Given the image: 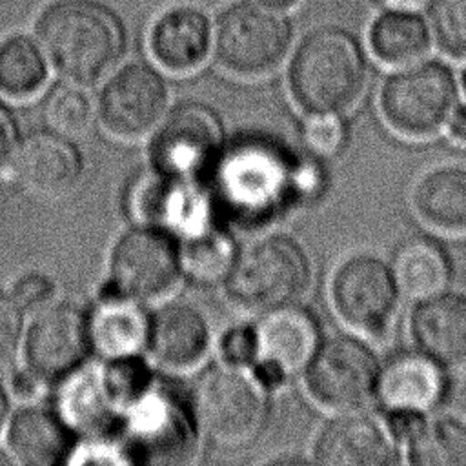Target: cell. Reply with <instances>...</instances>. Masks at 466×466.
Returning <instances> with one entry per match:
<instances>
[{
    "label": "cell",
    "mask_w": 466,
    "mask_h": 466,
    "mask_svg": "<svg viewBox=\"0 0 466 466\" xmlns=\"http://www.w3.org/2000/svg\"><path fill=\"white\" fill-rule=\"evenodd\" d=\"M211 198L229 218L260 226L286 204L320 184L315 166H293L284 151L260 140H246L222 151L213 166Z\"/></svg>",
    "instance_id": "6da1fadb"
},
{
    "label": "cell",
    "mask_w": 466,
    "mask_h": 466,
    "mask_svg": "<svg viewBox=\"0 0 466 466\" xmlns=\"http://www.w3.org/2000/svg\"><path fill=\"white\" fill-rule=\"evenodd\" d=\"M35 36L49 66L67 82L91 86L122 58V22L100 0H51L35 20Z\"/></svg>",
    "instance_id": "7a4b0ae2"
},
{
    "label": "cell",
    "mask_w": 466,
    "mask_h": 466,
    "mask_svg": "<svg viewBox=\"0 0 466 466\" xmlns=\"http://www.w3.org/2000/svg\"><path fill=\"white\" fill-rule=\"evenodd\" d=\"M368 82V58L360 40L339 25L306 33L288 66V87L309 115H340L355 106Z\"/></svg>",
    "instance_id": "3957f363"
},
{
    "label": "cell",
    "mask_w": 466,
    "mask_h": 466,
    "mask_svg": "<svg viewBox=\"0 0 466 466\" xmlns=\"http://www.w3.org/2000/svg\"><path fill=\"white\" fill-rule=\"evenodd\" d=\"M461 84L453 67L439 58L397 66L380 84L379 111L399 135L426 138L441 131L459 104Z\"/></svg>",
    "instance_id": "277c9868"
},
{
    "label": "cell",
    "mask_w": 466,
    "mask_h": 466,
    "mask_svg": "<svg viewBox=\"0 0 466 466\" xmlns=\"http://www.w3.org/2000/svg\"><path fill=\"white\" fill-rule=\"evenodd\" d=\"M293 24L282 9L260 0L229 2L211 27L217 64L238 76H260L279 67L289 53Z\"/></svg>",
    "instance_id": "5b68a950"
},
{
    "label": "cell",
    "mask_w": 466,
    "mask_h": 466,
    "mask_svg": "<svg viewBox=\"0 0 466 466\" xmlns=\"http://www.w3.org/2000/svg\"><path fill=\"white\" fill-rule=\"evenodd\" d=\"M311 266L289 237H264L235 255L224 277L228 299L248 311H271L293 304L308 288Z\"/></svg>",
    "instance_id": "8992f818"
},
{
    "label": "cell",
    "mask_w": 466,
    "mask_h": 466,
    "mask_svg": "<svg viewBox=\"0 0 466 466\" xmlns=\"http://www.w3.org/2000/svg\"><path fill=\"white\" fill-rule=\"evenodd\" d=\"M266 391L251 370L229 364L211 368L197 382L195 417L213 439L244 442L266 422Z\"/></svg>",
    "instance_id": "52a82bcc"
},
{
    "label": "cell",
    "mask_w": 466,
    "mask_h": 466,
    "mask_svg": "<svg viewBox=\"0 0 466 466\" xmlns=\"http://www.w3.org/2000/svg\"><path fill=\"white\" fill-rule=\"evenodd\" d=\"M124 448L131 462L177 464L197 450V428L182 400L153 384L122 413Z\"/></svg>",
    "instance_id": "ba28073f"
},
{
    "label": "cell",
    "mask_w": 466,
    "mask_h": 466,
    "mask_svg": "<svg viewBox=\"0 0 466 466\" xmlns=\"http://www.w3.org/2000/svg\"><path fill=\"white\" fill-rule=\"evenodd\" d=\"M337 315L366 337L388 333L399 304L400 286L391 262L375 253H355L342 260L329 284Z\"/></svg>",
    "instance_id": "9c48e42d"
},
{
    "label": "cell",
    "mask_w": 466,
    "mask_h": 466,
    "mask_svg": "<svg viewBox=\"0 0 466 466\" xmlns=\"http://www.w3.org/2000/svg\"><path fill=\"white\" fill-rule=\"evenodd\" d=\"M380 360L371 344L357 335L320 342L306 364L308 393L335 411L357 410L373 400Z\"/></svg>",
    "instance_id": "30bf717a"
},
{
    "label": "cell",
    "mask_w": 466,
    "mask_h": 466,
    "mask_svg": "<svg viewBox=\"0 0 466 466\" xmlns=\"http://www.w3.org/2000/svg\"><path fill=\"white\" fill-rule=\"evenodd\" d=\"M180 246L166 229L138 224L124 231L109 255V280L126 299L155 300L182 275Z\"/></svg>",
    "instance_id": "8fae6325"
},
{
    "label": "cell",
    "mask_w": 466,
    "mask_h": 466,
    "mask_svg": "<svg viewBox=\"0 0 466 466\" xmlns=\"http://www.w3.org/2000/svg\"><path fill=\"white\" fill-rule=\"evenodd\" d=\"M222 153V126L204 104L189 102L164 115L153 131L151 169L184 180L211 171Z\"/></svg>",
    "instance_id": "7c38bea8"
},
{
    "label": "cell",
    "mask_w": 466,
    "mask_h": 466,
    "mask_svg": "<svg viewBox=\"0 0 466 466\" xmlns=\"http://www.w3.org/2000/svg\"><path fill=\"white\" fill-rule=\"evenodd\" d=\"M126 209L138 224L166 229L180 240L215 226L213 198L197 180L173 178L155 169L129 187Z\"/></svg>",
    "instance_id": "4fadbf2b"
},
{
    "label": "cell",
    "mask_w": 466,
    "mask_h": 466,
    "mask_svg": "<svg viewBox=\"0 0 466 466\" xmlns=\"http://www.w3.org/2000/svg\"><path fill=\"white\" fill-rule=\"evenodd\" d=\"M169 89L164 76L146 62L118 67L98 95L102 126L120 138H140L164 118Z\"/></svg>",
    "instance_id": "5bb4252c"
},
{
    "label": "cell",
    "mask_w": 466,
    "mask_h": 466,
    "mask_svg": "<svg viewBox=\"0 0 466 466\" xmlns=\"http://www.w3.org/2000/svg\"><path fill=\"white\" fill-rule=\"evenodd\" d=\"M22 350L25 368L44 384L64 380L91 350L87 317L73 304H47L29 324Z\"/></svg>",
    "instance_id": "9a60e30c"
},
{
    "label": "cell",
    "mask_w": 466,
    "mask_h": 466,
    "mask_svg": "<svg viewBox=\"0 0 466 466\" xmlns=\"http://www.w3.org/2000/svg\"><path fill=\"white\" fill-rule=\"evenodd\" d=\"M313 453L328 466H391L402 461L400 444L384 419L362 408L329 419L315 439Z\"/></svg>",
    "instance_id": "2e32d148"
},
{
    "label": "cell",
    "mask_w": 466,
    "mask_h": 466,
    "mask_svg": "<svg viewBox=\"0 0 466 466\" xmlns=\"http://www.w3.org/2000/svg\"><path fill=\"white\" fill-rule=\"evenodd\" d=\"M9 178L24 191L58 197L71 191L82 177V155L58 131L25 135L4 164Z\"/></svg>",
    "instance_id": "e0dca14e"
},
{
    "label": "cell",
    "mask_w": 466,
    "mask_h": 466,
    "mask_svg": "<svg viewBox=\"0 0 466 466\" xmlns=\"http://www.w3.org/2000/svg\"><path fill=\"white\" fill-rule=\"evenodd\" d=\"M450 384V370L413 348L380 362L373 400L382 413L400 410L430 413L446 404Z\"/></svg>",
    "instance_id": "ac0fdd59"
},
{
    "label": "cell",
    "mask_w": 466,
    "mask_h": 466,
    "mask_svg": "<svg viewBox=\"0 0 466 466\" xmlns=\"http://www.w3.org/2000/svg\"><path fill=\"white\" fill-rule=\"evenodd\" d=\"M408 333L413 348L446 370L466 366V293L442 288L413 299Z\"/></svg>",
    "instance_id": "d6986e66"
},
{
    "label": "cell",
    "mask_w": 466,
    "mask_h": 466,
    "mask_svg": "<svg viewBox=\"0 0 466 466\" xmlns=\"http://www.w3.org/2000/svg\"><path fill=\"white\" fill-rule=\"evenodd\" d=\"M149 51L155 62L171 73L195 71L211 53L208 15L195 5L162 11L149 31Z\"/></svg>",
    "instance_id": "ffe728a7"
},
{
    "label": "cell",
    "mask_w": 466,
    "mask_h": 466,
    "mask_svg": "<svg viewBox=\"0 0 466 466\" xmlns=\"http://www.w3.org/2000/svg\"><path fill=\"white\" fill-rule=\"evenodd\" d=\"M211 342V329L204 315L184 302H171L149 319L147 348L153 359L171 370L198 364Z\"/></svg>",
    "instance_id": "44dd1931"
},
{
    "label": "cell",
    "mask_w": 466,
    "mask_h": 466,
    "mask_svg": "<svg viewBox=\"0 0 466 466\" xmlns=\"http://www.w3.org/2000/svg\"><path fill=\"white\" fill-rule=\"evenodd\" d=\"M7 448L16 461L29 466L66 462L71 453V428L58 411L44 406H25L16 411L5 433Z\"/></svg>",
    "instance_id": "7402d4cb"
},
{
    "label": "cell",
    "mask_w": 466,
    "mask_h": 466,
    "mask_svg": "<svg viewBox=\"0 0 466 466\" xmlns=\"http://www.w3.org/2000/svg\"><path fill=\"white\" fill-rule=\"evenodd\" d=\"M411 206L430 228L466 231V166L441 164L424 171L411 187Z\"/></svg>",
    "instance_id": "603a6c76"
},
{
    "label": "cell",
    "mask_w": 466,
    "mask_h": 466,
    "mask_svg": "<svg viewBox=\"0 0 466 466\" xmlns=\"http://www.w3.org/2000/svg\"><path fill=\"white\" fill-rule=\"evenodd\" d=\"M257 333L258 357L277 362L288 373L306 368L320 344L315 319L291 304L266 311L257 326Z\"/></svg>",
    "instance_id": "cb8c5ba5"
},
{
    "label": "cell",
    "mask_w": 466,
    "mask_h": 466,
    "mask_svg": "<svg viewBox=\"0 0 466 466\" xmlns=\"http://www.w3.org/2000/svg\"><path fill=\"white\" fill-rule=\"evenodd\" d=\"M58 415L86 437L107 435L122 411L109 397L100 368L75 370L64 379L58 393Z\"/></svg>",
    "instance_id": "d4e9b609"
},
{
    "label": "cell",
    "mask_w": 466,
    "mask_h": 466,
    "mask_svg": "<svg viewBox=\"0 0 466 466\" xmlns=\"http://www.w3.org/2000/svg\"><path fill=\"white\" fill-rule=\"evenodd\" d=\"M87 333L91 348L106 359L138 355L147 346L149 317L137 300H100L87 317Z\"/></svg>",
    "instance_id": "484cf974"
},
{
    "label": "cell",
    "mask_w": 466,
    "mask_h": 466,
    "mask_svg": "<svg viewBox=\"0 0 466 466\" xmlns=\"http://www.w3.org/2000/svg\"><path fill=\"white\" fill-rule=\"evenodd\" d=\"M371 55L386 66H404L428 55L433 36L420 11L384 9L368 29Z\"/></svg>",
    "instance_id": "4316f807"
},
{
    "label": "cell",
    "mask_w": 466,
    "mask_h": 466,
    "mask_svg": "<svg viewBox=\"0 0 466 466\" xmlns=\"http://www.w3.org/2000/svg\"><path fill=\"white\" fill-rule=\"evenodd\" d=\"M393 273L402 295L419 299L446 288L451 277V258L444 244L430 235H411L393 255Z\"/></svg>",
    "instance_id": "83f0119b"
},
{
    "label": "cell",
    "mask_w": 466,
    "mask_h": 466,
    "mask_svg": "<svg viewBox=\"0 0 466 466\" xmlns=\"http://www.w3.org/2000/svg\"><path fill=\"white\" fill-rule=\"evenodd\" d=\"M404 453L413 466H466V420L451 411L428 415L404 442Z\"/></svg>",
    "instance_id": "f1b7e54d"
},
{
    "label": "cell",
    "mask_w": 466,
    "mask_h": 466,
    "mask_svg": "<svg viewBox=\"0 0 466 466\" xmlns=\"http://www.w3.org/2000/svg\"><path fill=\"white\" fill-rule=\"evenodd\" d=\"M47 58L38 42L11 35L0 42V93L13 100L35 96L47 82Z\"/></svg>",
    "instance_id": "f546056e"
},
{
    "label": "cell",
    "mask_w": 466,
    "mask_h": 466,
    "mask_svg": "<svg viewBox=\"0 0 466 466\" xmlns=\"http://www.w3.org/2000/svg\"><path fill=\"white\" fill-rule=\"evenodd\" d=\"M235 255L237 251L231 237L217 226L182 240L180 246L182 269L195 280L202 282L224 279L235 260Z\"/></svg>",
    "instance_id": "4dcf8cb0"
},
{
    "label": "cell",
    "mask_w": 466,
    "mask_h": 466,
    "mask_svg": "<svg viewBox=\"0 0 466 466\" xmlns=\"http://www.w3.org/2000/svg\"><path fill=\"white\" fill-rule=\"evenodd\" d=\"M100 371L109 397L122 413L155 384L151 368L138 355L107 359Z\"/></svg>",
    "instance_id": "1f68e13d"
},
{
    "label": "cell",
    "mask_w": 466,
    "mask_h": 466,
    "mask_svg": "<svg viewBox=\"0 0 466 466\" xmlns=\"http://www.w3.org/2000/svg\"><path fill=\"white\" fill-rule=\"evenodd\" d=\"M428 24L433 44L450 58H466V0H431Z\"/></svg>",
    "instance_id": "d6a6232c"
},
{
    "label": "cell",
    "mask_w": 466,
    "mask_h": 466,
    "mask_svg": "<svg viewBox=\"0 0 466 466\" xmlns=\"http://www.w3.org/2000/svg\"><path fill=\"white\" fill-rule=\"evenodd\" d=\"M46 115L55 131L69 137L84 133L93 118V104L82 86L71 84L56 89L46 107Z\"/></svg>",
    "instance_id": "836d02e7"
},
{
    "label": "cell",
    "mask_w": 466,
    "mask_h": 466,
    "mask_svg": "<svg viewBox=\"0 0 466 466\" xmlns=\"http://www.w3.org/2000/svg\"><path fill=\"white\" fill-rule=\"evenodd\" d=\"M218 353L224 364L248 368L258 359L257 326L237 324L226 329L218 340Z\"/></svg>",
    "instance_id": "e575fe53"
},
{
    "label": "cell",
    "mask_w": 466,
    "mask_h": 466,
    "mask_svg": "<svg viewBox=\"0 0 466 466\" xmlns=\"http://www.w3.org/2000/svg\"><path fill=\"white\" fill-rule=\"evenodd\" d=\"M69 455L67 462L71 464H131L124 442H116L106 435L87 437Z\"/></svg>",
    "instance_id": "d590c367"
},
{
    "label": "cell",
    "mask_w": 466,
    "mask_h": 466,
    "mask_svg": "<svg viewBox=\"0 0 466 466\" xmlns=\"http://www.w3.org/2000/svg\"><path fill=\"white\" fill-rule=\"evenodd\" d=\"M53 295H55V284L51 279H47L42 273L22 275L11 289V299L20 308L22 313L40 311L51 302Z\"/></svg>",
    "instance_id": "8d00e7d4"
},
{
    "label": "cell",
    "mask_w": 466,
    "mask_h": 466,
    "mask_svg": "<svg viewBox=\"0 0 466 466\" xmlns=\"http://www.w3.org/2000/svg\"><path fill=\"white\" fill-rule=\"evenodd\" d=\"M306 140L308 144L322 155L333 153L339 149L344 138V127L339 115H311L306 124Z\"/></svg>",
    "instance_id": "74e56055"
},
{
    "label": "cell",
    "mask_w": 466,
    "mask_h": 466,
    "mask_svg": "<svg viewBox=\"0 0 466 466\" xmlns=\"http://www.w3.org/2000/svg\"><path fill=\"white\" fill-rule=\"evenodd\" d=\"M22 331V311L11 299L0 291V364L9 360L18 346Z\"/></svg>",
    "instance_id": "f35d334b"
},
{
    "label": "cell",
    "mask_w": 466,
    "mask_h": 466,
    "mask_svg": "<svg viewBox=\"0 0 466 466\" xmlns=\"http://www.w3.org/2000/svg\"><path fill=\"white\" fill-rule=\"evenodd\" d=\"M16 146V129L11 113L0 102V167L9 160L13 149Z\"/></svg>",
    "instance_id": "ab89813d"
},
{
    "label": "cell",
    "mask_w": 466,
    "mask_h": 466,
    "mask_svg": "<svg viewBox=\"0 0 466 466\" xmlns=\"http://www.w3.org/2000/svg\"><path fill=\"white\" fill-rule=\"evenodd\" d=\"M446 404L450 406L451 413L466 420V366H462L459 375L451 380Z\"/></svg>",
    "instance_id": "60d3db41"
},
{
    "label": "cell",
    "mask_w": 466,
    "mask_h": 466,
    "mask_svg": "<svg viewBox=\"0 0 466 466\" xmlns=\"http://www.w3.org/2000/svg\"><path fill=\"white\" fill-rule=\"evenodd\" d=\"M42 386L44 382L36 379V375H33L27 368L15 371L11 377V391L20 399H31L38 395Z\"/></svg>",
    "instance_id": "b9f144b4"
},
{
    "label": "cell",
    "mask_w": 466,
    "mask_h": 466,
    "mask_svg": "<svg viewBox=\"0 0 466 466\" xmlns=\"http://www.w3.org/2000/svg\"><path fill=\"white\" fill-rule=\"evenodd\" d=\"M444 129L453 142L466 146V102H459L455 106L444 124Z\"/></svg>",
    "instance_id": "7bdbcfd3"
},
{
    "label": "cell",
    "mask_w": 466,
    "mask_h": 466,
    "mask_svg": "<svg viewBox=\"0 0 466 466\" xmlns=\"http://www.w3.org/2000/svg\"><path fill=\"white\" fill-rule=\"evenodd\" d=\"M382 9L397 11H422L428 9L431 0H375Z\"/></svg>",
    "instance_id": "ee69618b"
},
{
    "label": "cell",
    "mask_w": 466,
    "mask_h": 466,
    "mask_svg": "<svg viewBox=\"0 0 466 466\" xmlns=\"http://www.w3.org/2000/svg\"><path fill=\"white\" fill-rule=\"evenodd\" d=\"M7 415H9V399H7L5 390L0 384V430L4 428V424L7 420Z\"/></svg>",
    "instance_id": "f6af8a7d"
},
{
    "label": "cell",
    "mask_w": 466,
    "mask_h": 466,
    "mask_svg": "<svg viewBox=\"0 0 466 466\" xmlns=\"http://www.w3.org/2000/svg\"><path fill=\"white\" fill-rule=\"evenodd\" d=\"M260 2H264L271 7H277V9H282V11H288L299 4V0H260Z\"/></svg>",
    "instance_id": "bcb514c9"
},
{
    "label": "cell",
    "mask_w": 466,
    "mask_h": 466,
    "mask_svg": "<svg viewBox=\"0 0 466 466\" xmlns=\"http://www.w3.org/2000/svg\"><path fill=\"white\" fill-rule=\"evenodd\" d=\"M459 84H461V91H462V95H464V98H466V67L462 69V73H461V76H459Z\"/></svg>",
    "instance_id": "7dc6e473"
}]
</instances>
